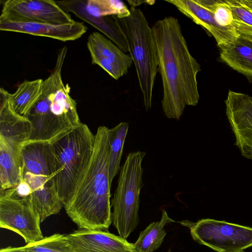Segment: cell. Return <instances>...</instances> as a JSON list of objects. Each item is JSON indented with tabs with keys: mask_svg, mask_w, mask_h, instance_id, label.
<instances>
[{
	"mask_svg": "<svg viewBox=\"0 0 252 252\" xmlns=\"http://www.w3.org/2000/svg\"><path fill=\"white\" fill-rule=\"evenodd\" d=\"M10 94L4 88H0V137L21 149L31 140V123L27 117L14 110Z\"/></svg>",
	"mask_w": 252,
	"mask_h": 252,
	"instance_id": "cell-15",
	"label": "cell"
},
{
	"mask_svg": "<svg viewBox=\"0 0 252 252\" xmlns=\"http://www.w3.org/2000/svg\"><path fill=\"white\" fill-rule=\"evenodd\" d=\"M39 216L23 199L0 191V226L20 235L27 244L44 238Z\"/></svg>",
	"mask_w": 252,
	"mask_h": 252,
	"instance_id": "cell-9",
	"label": "cell"
},
{
	"mask_svg": "<svg viewBox=\"0 0 252 252\" xmlns=\"http://www.w3.org/2000/svg\"><path fill=\"white\" fill-rule=\"evenodd\" d=\"M65 235L73 252H135L132 243L108 230L79 228Z\"/></svg>",
	"mask_w": 252,
	"mask_h": 252,
	"instance_id": "cell-12",
	"label": "cell"
},
{
	"mask_svg": "<svg viewBox=\"0 0 252 252\" xmlns=\"http://www.w3.org/2000/svg\"><path fill=\"white\" fill-rule=\"evenodd\" d=\"M43 80H25L16 91L10 94L14 110L22 116H26L38 100L42 92Z\"/></svg>",
	"mask_w": 252,
	"mask_h": 252,
	"instance_id": "cell-21",
	"label": "cell"
},
{
	"mask_svg": "<svg viewBox=\"0 0 252 252\" xmlns=\"http://www.w3.org/2000/svg\"><path fill=\"white\" fill-rule=\"evenodd\" d=\"M175 221L163 209L160 220L151 223L140 232L137 240L133 244L135 252H153L159 248L166 234L164 226Z\"/></svg>",
	"mask_w": 252,
	"mask_h": 252,
	"instance_id": "cell-20",
	"label": "cell"
},
{
	"mask_svg": "<svg viewBox=\"0 0 252 252\" xmlns=\"http://www.w3.org/2000/svg\"><path fill=\"white\" fill-rule=\"evenodd\" d=\"M23 252H73L66 242L65 234H54L20 247Z\"/></svg>",
	"mask_w": 252,
	"mask_h": 252,
	"instance_id": "cell-23",
	"label": "cell"
},
{
	"mask_svg": "<svg viewBox=\"0 0 252 252\" xmlns=\"http://www.w3.org/2000/svg\"><path fill=\"white\" fill-rule=\"evenodd\" d=\"M87 29L82 22L75 21L69 24H55L0 19V31L50 37L62 41L77 39L86 32Z\"/></svg>",
	"mask_w": 252,
	"mask_h": 252,
	"instance_id": "cell-14",
	"label": "cell"
},
{
	"mask_svg": "<svg viewBox=\"0 0 252 252\" xmlns=\"http://www.w3.org/2000/svg\"><path fill=\"white\" fill-rule=\"evenodd\" d=\"M67 51L66 46L59 51L53 70L43 80L40 97L25 116L31 123V141L52 143L82 123L70 87L64 84L62 77Z\"/></svg>",
	"mask_w": 252,
	"mask_h": 252,
	"instance_id": "cell-3",
	"label": "cell"
},
{
	"mask_svg": "<svg viewBox=\"0 0 252 252\" xmlns=\"http://www.w3.org/2000/svg\"><path fill=\"white\" fill-rule=\"evenodd\" d=\"M21 180L30 195L24 199L39 216L41 222L59 213L63 206L56 187L52 143L31 141L21 149Z\"/></svg>",
	"mask_w": 252,
	"mask_h": 252,
	"instance_id": "cell-4",
	"label": "cell"
},
{
	"mask_svg": "<svg viewBox=\"0 0 252 252\" xmlns=\"http://www.w3.org/2000/svg\"><path fill=\"white\" fill-rule=\"evenodd\" d=\"M180 223L189 228L194 240L217 252H240L252 246V228L249 226L211 219Z\"/></svg>",
	"mask_w": 252,
	"mask_h": 252,
	"instance_id": "cell-8",
	"label": "cell"
},
{
	"mask_svg": "<svg viewBox=\"0 0 252 252\" xmlns=\"http://www.w3.org/2000/svg\"><path fill=\"white\" fill-rule=\"evenodd\" d=\"M212 4L214 17L218 25L221 27L236 31L233 25L232 12L223 0H212Z\"/></svg>",
	"mask_w": 252,
	"mask_h": 252,
	"instance_id": "cell-25",
	"label": "cell"
},
{
	"mask_svg": "<svg viewBox=\"0 0 252 252\" xmlns=\"http://www.w3.org/2000/svg\"><path fill=\"white\" fill-rule=\"evenodd\" d=\"M220 49L221 60L230 67L252 78V35L239 34Z\"/></svg>",
	"mask_w": 252,
	"mask_h": 252,
	"instance_id": "cell-17",
	"label": "cell"
},
{
	"mask_svg": "<svg viewBox=\"0 0 252 252\" xmlns=\"http://www.w3.org/2000/svg\"><path fill=\"white\" fill-rule=\"evenodd\" d=\"M93 154L66 214L79 228L108 230L112 222L109 128L99 126Z\"/></svg>",
	"mask_w": 252,
	"mask_h": 252,
	"instance_id": "cell-2",
	"label": "cell"
},
{
	"mask_svg": "<svg viewBox=\"0 0 252 252\" xmlns=\"http://www.w3.org/2000/svg\"><path fill=\"white\" fill-rule=\"evenodd\" d=\"M233 16V27L239 34L252 35V12L241 0H223Z\"/></svg>",
	"mask_w": 252,
	"mask_h": 252,
	"instance_id": "cell-24",
	"label": "cell"
},
{
	"mask_svg": "<svg viewBox=\"0 0 252 252\" xmlns=\"http://www.w3.org/2000/svg\"><path fill=\"white\" fill-rule=\"evenodd\" d=\"M66 12H71L77 17L91 25L107 36L123 52H128L126 40L118 28L113 15L95 17L86 13L76 0L56 1Z\"/></svg>",
	"mask_w": 252,
	"mask_h": 252,
	"instance_id": "cell-16",
	"label": "cell"
},
{
	"mask_svg": "<svg viewBox=\"0 0 252 252\" xmlns=\"http://www.w3.org/2000/svg\"><path fill=\"white\" fill-rule=\"evenodd\" d=\"M95 135L88 126L78 127L52 142L57 191L64 208L71 200L92 157Z\"/></svg>",
	"mask_w": 252,
	"mask_h": 252,
	"instance_id": "cell-5",
	"label": "cell"
},
{
	"mask_svg": "<svg viewBox=\"0 0 252 252\" xmlns=\"http://www.w3.org/2000/svg\"><path fill=\"white\" fill-rule=\"evenodd\" d=\"M244 252V251H242V252Z\"/></svg>",
	"mask_w": 252,
	"mask_h": 252,
	"instance_id": "cell-28",
	"label": "cell"
},
{
	"mask_svg": "<svg viewBox=\"0 0 252 252\" xmlns=\"http://www.w3.org/2000/svg\"><path fill=\"white\" fill-rule=\"evenodd\" d=\"M0 19L65 24L75 21L52 0H7L3 3Z\"/></svg>",
	"mask_w": 252,
	"mask_h": 252,
	"instance_id": "cell-10",
	"label": "cell"
},
{
	"mask_svg": "<svg viewBox=\"0 0 252 252\" xmlns=\"http://www.w3.org/2000/svg\"><path fill=\"white\" fill-rule=\"evenodd\" d=\"M21 149L0 137V191L16 187L21 180Z\"/></svg>",
	"mask_w": 252,
	"mask_h": 252,
	"instance_id": "cell-18",
	"label": "cell"
},
{
	"mask_svg": "<svg viewBox=\"0 0 252 252\" xmlns=\"http://www.w3.org/2000/svg\"><path fill=\"white\" fill-rule=\"evenodd\" d=\"M152 29L163 88L162 109L167 118L179 120L186 105L198 103L197 75L200 65L189 51L177 18L165 17Z\"/></svg>",
	"mask_w": 252,
	"mask_h": 252,
	"instance_id": "cell-1",
	"label": "cell"
},
{
	"mask_svg": "<svg viewBox=\"0 0 252 252\" xmlns=\"http://www.w3.org/2000/svg\"><path fill=\"white\" fill-rule=\"evenodd\" d=\"M241 1L252 12V0H241Z\"/></svg>",
	"mask_w": 252,
	"mask_h": 252,
	"instance_id": "cell-27",
	"label": "cell"
},
{
	"mask_svg": "<svg viewBox=\"0 0 252 252\" xmlns=\"http://www.w3.org/2000/svg\"><path fill=\"white\" fill-rule=\"evenodd\" d=\"M87 45L90 54L99 56L112 62L126 73L133 63L129 54L123 52L111 40L98 32L89 35Z\"/></svg>",
	"mask_w": 252,
	"mask_h": 252,
	"instance_id": "cell-19",
	"label": "cell"
},
{
	"mask_svg": "<svg viewBox=\"0 0 252 252\" xmlns=\"http://www.w3.org/2000/svg\"><path fill=\"white\" fill-rule=\"evenodd\" d=\"M145 155L138 151L126 156L111 202L112 222L119 236L125 239L139 222L140 194L144 186L142 163Z\"/></svg>",
	"mask_w": 252,
	"mask_h": 252,
	"instance_id": "cell-7",
	"label": "cell"
},
{
	"mask_svg": "<svg viewBox=\"0 0 252 252\" xmlns=\"http://www.w3.org/2000/svg\"><path fill=\"white\" fill-rule=\"evenodd\" d=\"M225 103L235 145L243 157L252 159V97L229 91Z\"/></svg>",
	"mask_w": 252,
	"mask_h": 252,
	"instance_id": "cell-11",
	"label": "cell"
},
{
	"mask_svg": "<svg viewBox=\"0 0 252 252\" xmlns=\"http://www.w3.org/2000/svg\"><path fill=\"white\" fill-rule=\"evenodd\" d=\"M128 126L127 122H123L114 127L109 128V176L111 185L114 177L119 173L121 169L120 162Z\"/></svg>",
	"mask_w": 252,
	"mask_h": 252,
	"instance_id": "cell-22",
	"label": "cell"
},
{
	"mask_svg": "<svg viewBox=\"0 0 252 252\" xmlns=\"http://www.w3.org/2000/svg\"><path fill=\"white\" fill-rule=\"evenodd\" d=\"M179 11L201 26L216 39L221 48L231 43L239 33L221 27L216 22L213 13L212 0H167Z\"/></svg>",
	"mask_w": 252,
	"mask_h": 252,
	"instance_id": "cell-13",
	"label": "cell"
},
{
	"mask_svg": "<svg viewBox=\"0 0 252 252\" xmlns=\"http://www.w3.org/2000/svg\"><path fill=\"white\" fill-rule=\"evenodd\" d=\"M0 252H23L20 247H8L0 250Z\"/></svg>",
	"mask_w": 252,
	"mask_h": 252,
	"instance_id": "cell-26",
	"label": "cell"
},
{
	"mask_svg": "<svg viewBox=\"0 0 252 252\" xmlns=\"http://www.w3.org/2000/svg\"><path fill=\"white\" fill-rule=\"evenodd\" d=\"M129 10L130 14L126 16L113 17L132 58L147 111L152 107L153 89L158 72L157 47L152 28L143 12L133 6H130Z\"/></svg>",
	"mask_w": 252,
	"mask_h": 252,
	"instance_id": "cell-6",
	"label": "cell"
}]
</instances>
